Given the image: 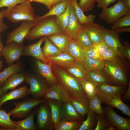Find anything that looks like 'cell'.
<instances>
[{
    "instance_id": "603a6c76",
    "label": "cell",
    "mask_w": 130,
    "mask_h": 130,
    "mask_svg": "<svg viewBox=\"0 0 130 130\" xmlns=\"http://www.w3.org/2000/svg\"><path fill=\"white\" fill-rule=\"evenodd\" d=\"M45 57L49 63L64 68L76 61L75 58L69 52H61L56 56Z\"/></svg>"
},
{
    "instance_id": "d6986e66",
    "label": "cell",
    "mask_w": 130,
    "mask_h": 130,
    "mask_svg": "<svg viewBox=\"0 0 130 130\" xmlns=\"http://www.w3.org/2000/svg\"><path fill=\"white\" fill-rule=\"evenodd\" d=\"M83 26L77 18L75 9L71 4L70 17L65 33L69 37L75 39L78 32Z\"/></svg>"
},
{
    "instance_id": "4dcf8cb0",
    "label": "cell",
    "mask_w": 130,
    "mask_h": 130,
    "mask_svg": "<svg viewBox=\"0 0 130 130\" xmlns=\"http://www.w3.org/2000/svg\"><path fill=\"white\" fill-rule=\"evenodd\" d=\"M22 68V64L19 61L0 72V85L2 86L5 81L12 75L20 72Z\"/></svg>"
},
{
    "instance_id": "4fadbf2b",
    "label": "cell",
    "mask_w": 130,
    "mask_h": 130,
    "mask_svg": "<svg viewBox=\"0 0 130 130\" xmlns=\"http://www.w3.org/2000/svg\"><path fill=\"white\" fill-rule=\"evenodd\" d=\"M104 114L110 123L119 130H130V119L124 118L118 115L113 108L108 105L102 107Z\"/></svg>"
},
{
    "instance_id": "f5cc1de1",
    "label": "cell",
    "mask_w": 130,
    "mask_h": 130,
    "mask_svg": "<svg viewBox=\"0 0 130 130\" xmlns=\"http://www.w3.org/2000/svg\"><path fill=\"white\" fill-rule=\"evenodd\" d=\"M118 0H96L97 2V6L99 8H106L110 4L114 3Z\"/></svg>"
},
{
    "instance_id": "6f0895ef",
    "label": "cell",
    "mask_w": 130,
    "mask_h": 130,
    "mask_svg": "<svg viewBox=\"0 0 130 130\" xmlns=\"http://www.w3.org/2000/svg\"><path fill=\"white\" fill-rule=\"evenodd\" d=\"M124 2L127 9L130 10V0H124Z\"/></svg>"
},
{
    "instance_id": "f1b7e54d",
    "label": "cell",
    "mask_w": 130,
    "mask_h": 130,
    "mask_svg": "<svg viewBox=\"0 0 130 130\" xmlns=\"http://www.w3.org/2000/svg\"><path fill=\"white\" fill-rule=\"evenodd\" d=\"M70 103L76 111L83 117L90 110L89 100L87 96L77 99L70 98Z\"/></svg>"
},
{
    "instance_id": "2e32d148",
    "label": "cell",
    "mask_w": 130,
    "mask_h": 130,
    "mask_svg": "<svg viewBox=\"0 0 130 130\" xmlns=\"http://www.w3.org/2000/svg\"><path fill=\"white\" fill-rule=\"evenodd\" d=\"M44 38L45 37H43L37 42L25 46L23 55L32 56L44 63H49V62L43 55L40 47L41 45L44 41Z\"/></svg>"
},
{
    "instance_id": "e575fe53",
    "label": "cell",
    "mask_w": 130,
    "mask_h": 130,
    "mask_svg": "<svg viewBox=\"0 0 130 130\" xmlns=\"http://www.w3.org/2000/svg\"><path fill=\"white\" fill-rule=\"evenodd\" d=\"M85 50L93 45L88 35L84 25L78 33L75 39Z\"/></svg>"
},
{
    "instance_id": "8992f818",
    "label": "cell",
    "mask_w": 130,
    "mask_h": 130,
    "mask_svg": "<svg viewBox=\"0 0 130 130\" xmlns=\"http://www.w3.org/2000/svg\"><path fill=\"white\" fill-rule=\"evenodd\" d=\"M35 115L37 118L36 126L39 130H54L53 122L51 108L46 100L37 108Z\"/></svg>"
},
{
    "instance_id": "3957f363",
    "label": "cell",
    "mask_w": 130,
    "mask_h": 130,
    "mask_svg": "<svg viewBox=\"0 0 130 130\" xmlns=\"http://www.w3.org/2000/svg\"><path fill=\"white\" fill-rule=\"evenodd\" d=\"M52 16L46 17L39 20L25 39L31 41L42 37L64 33L56 22V16Z\"/></svg>"
},
{
    "instance_id": "5b68a950",
    "label": "cell",
    "mask_w": 130,
    "mask_h": 130,
    "mask_svg": "<svg viewBox=\"0 0 130 130\" xmlns=\"http://www.w3.org/2000/svg\"><path fill=\"white\" fill-rule=\"evenodd\" d=\"M25 81L30 85L28 88L29 95L37 99L43 98L50 86L44 78L37 74H26Z\"/></svg>"
},
{
    "instance_id": "5bb4252c",
    "label": "cell",
    "mask_w": 130,
    "mask_h": 130,
    "mask_svg": "<svg viewBox=\"0 0 130 130\" xmlns=\"http://www.w3.org/2000/svg\"><path fill=\"white\" fill-rule=\"evenodd\" d=\"M43 98L46 100L49 99H57L63 103L70 102V97L68 94L58 83L51 86Z\"/></svg>"
},
{
    "instance_id": "44dd1931",
    "label": "cell",
    "mask_w": 130,
    "mask_h": 130,
    "mask_svg": "<svg viewBox=\"0 0 130 130\" xmlns=\"http://www.w3.org/2000/svg\"><path fill=\"white\" fill-rule=\"evenodd\" d=\"M88 72V79L96 85L107 84L117 85L110 78L103 69L90 71Z\"/></svg>"
},
{
    "instance_id": "d6a6232c",
    "label": "cell",
    "mask_w": 130,
    "mask_h": 130,
    "mask_svg": "<svg viewBox=\"0 0 130 130\" xmlns=\"http://www.w3.org/2000/svg\"><path fill=\"white\" fill-rule=\"evenodd\" d=\"M10 116L9 112L0 109V130H15V126Z\"/></svg>"
},
{
    "instance_id": "6da1fadb",
    "label": "cell",
    "mask_w": 130,
    "mask_h": 130,
    "mask_svg": "<svg viewBox=\"0 0 130 130\" xmlns=\"http://www.w3.org/2000/svg\"><path fill=\"white\" fill-rule=\"evenodd\" d=\"M104 61V70L116 85L128 86L130 84V61L122 55L112 61Z\"/></svg>"
},
{
    "instance_id": "7a4b0ae2",
    "label": "cell",
    "mask_w": 130,
    "mask_h": 130,
    "mask_svg": "<svg viewBox=\"0 0 130 130\" xmlns=\"http://www.w3.org/2000/svg\"><path fill=\"white\" fill-rule=\"evenodd\" d=\"M52 72L59 83L66 90L70 97L77 99L87 96L79 81L63 67L52 65Z\"/></svg>"
},
{
    "instance_id": "ac0fdd59",
    "label": "cell",
    "mask_w": 130,
    "mask_h": 130,
    "mask_svg": "<svg viewBox=\"0 0 130 130\" xmlns=\"http://www.w3.org/2000/svg\"><path fill=\"white\" fill-rule=\"evenodd\" d=\"M83 25L89 39L93 44L104 40V32L102 26L93 22L88 23Z\"/></svg>"
},
{
    "instance_id": "9a60e30c",
    "label": "cell",
    "mask_w": 130,
    "mask_h": 130,
    "mask_svg": "<svg viewBox=\"0 0 130 130\" xmlns=\"http://www.w3.org/2000/svg\"><path fill=\"white\" fill-rule=\"evenodd\" d=\"M52 64L51 63L47 64L44 63L37 59H36L35 61L37 74L44 78L50 86L58 83L52 72Z\"/></svg>"
},
{
    "instance_id": "681fc988",
    "label": "cell",
    "mask_w": 130,
    "mask_h": 130,
    "mask_svg": "<svg viewBox=\"0 0 130 130\" xmlns=\"http://www.w3.org/2000/svg\"><path fill=\"white\" fill-rule=\"evenodd\" d=\"M93 45L101 56L109 47L104 40L97 43L93 44Z\"/></svg>"
},
{
    "instance_id": "bcb514c9",
    "label": "cell",
    "mask_w": 130,
    "mask_h": 130,
    "mask_svg": "<svg viewBox=\"0 0 130 130\" xmlns=\"http://www.w3.org/2000/svg\"><path fill=\"white\" fill-rule=\"evenodd\" d=\"M120 55H121L114 49L109 47L102 57L104 60L111 62L114 60Z\"/></svg>"
},
{
    "instance_id": "83f0119b",
    "label": "cell",
    "mask_w": 130,
    "mask_h": 130,
    "mask_svg": "<svg viewBox=\"0 0 130 130\" xmlns=\"http://www.w3.org/2000/svg\"><path fill=\"white\" fill-rule=\"evenodd\" d=\"M71 0H61L51 6L49 11L42 16H36L38 21L44 18L52 16L58 17L63 13Z\"/></svg>"
},
{
    "instance_id": "836d02e7",
    "label": "cell",
    "mask_w": 130,
    "mask_h": 130,
    "mask_svg": "<svg viewBox=\"0 0 130 130\" xmlns=\"http://www.w3.org/2000/svg\"><path fill=\"white\" fill-rule=\"evenodd\" d=\"M46 100L50 107L53 120L55 125L60 121V113L63 103L54 99H49Z\"/></svg>"
},
{
    "instance_id": "484cf974",
    "label": "cell",
    "mask_w": 130,
    "mask_h": 130,
    "mask_svg": "<svg viewBox=\"0 0 130 130\" xmlns=\"http://www.w3.org/2000/svg\"><path fill=\"white\" fill-rule=\"evenodd\" d=\"M47 36L61 52L69 53L68 36L66 33H60Z\"/></svg>"
},
{
    "instance_id": "f35d334b",
    "label": "cell",
    "mask_w": 130,
    "mask_h": 130,
    "mask_svg": "<svg viewBox=\"0 0 130 130\" xmlns=\"http://www.w3.org/2000/svg\"><path fill=\"white\" fill-rule=\"evenodd\" d=\"M84 67L87 71L103 69L104 61L88 58H84L82 63Z\"/></svg>"
},
{
    "instance_id": "db71d44e",
    "label": "cell",
    "mask_w": 130,
    "mask_h": 130,
    "mask_svg": "<svg viewBox=\"0 0 130 130\" xmlns=\"http://www.w3.org/2000/svg\"><path fill=\"white\" fill-rule=\"evenodd\" d=\"M128 86L127 90L122 98V100L126 102H129L130 100V84Z\"/></svg>"
},
{
    "instance_id": "30bf717a",
    "label": "cell",
    "mask_w": 130,
    "mask_h": 130,
    "mask_svg": "<svg viewBox=\"0 0 130 130\" xmlns=\"http://www.w3.org/2000/svg\"><path fill=\"white\" fill-rule=\"evenodd\" d=\"M23 44H20L11 42L4 46L1 52L2 56L5 58L8 66L19 61L23 54L25 47Z\"/></svg>"
},
{
    "instance_id": "e0dca14e",
    "label": "cell",
    "mask_w": 130,
    "mask_h": 130,
    "mask_svg": "<svg viewBox=\"0 0 130 130\" xmlns=\"http://www.w3.org/2000/svg\"><path fill=\"white\" fill-rule=\"evenodd\" d=\"M60 120L81 121L84 117L75 110L70 102L63 103L60 113Z\"/></svg>"
},
{
    "instance_id": "7402d4cb",
    "label": "cell",
    "mask_w": 130,
    "mask_h": 130,
    "mask_svg": "<svg viewBox=\"0 0 130 130\" xmlns=\"http://www.w3.org/2000/svg\"><path fill=\"white\" fill-rule=\"evenodd\" d=\"M26 74L19 72L13 74L9 77L1 86L2 91L6 93L8 90L11 91L15 89L18 86L25 81Z\"/></svg>"
},
{
    "instance_id": "11a10c76",
    "label": "cell",
    "mask_w": 130,
    "mask_h": 130,
    "mask_svg": "<svg viewBox=\"0 0 130 130\" xmlns=\"http://www.w3.org/2000/svg\"><path fill=\"white\" fill-rule=\"evenodd\" d=\"M117 128L114 126L109 123L106 127L105 130H116Z\"/></svg>"
},
{
    "instance_id": "8fae6325",
    "label": "cell",
    "mask_w": 130,
    "mask_h": 130,
    "mask_svg": "<svg viewBox=\"0 0 130 130\" xmlns=\"http://www.w3.org/2000/svg\"><path fill=\"white\" fill-rule=\"evenodd\" d=\"M97 85V93L101 100V104L106 103L114 95L124 94L127 86L125 85H110L102 84Z\"/></svg>"
},
{
    "instance_id": "d590c367",
    "label": "cell",
    "mask_w": 130,
    "mask_h": 130,
    "mask_svg": "<svg viewBox=\"0 0 130 130\" xmlns=\"http://www.w3.org/2000/svg\"><path fill=\"white\" fill-rule=\"evenodd\" d=\"M45 45L42 49L45 57L57 55L61 53L59 50L52 42L47 36H44Z\"/></svg>"
},
{
    "instance_id": "9f6ffc18",
    "label": "cell",
    "mask_w": 130,
    "mask_h": 130,
    "mask_svg": "<svg viewBox=\"0 0 130 130\" xmlns=\"http://www.w3.org/2000/svg\"><path fill=\"white\" fill-rule=\"evenodd\" d=\"M4 46L3 44L2 41V35L0 34V58L2 56L1 52Z\"/></svg>"
},
{
    "instance_id": "f546056e",
    "label": "cell",
    "mask_w": 130,
    "mask_h": 130,
    "mask_svg": "<svg viewBox=\"0 0 130 130\" xmlns=\"http://www.w3.org/2000/svg\"><path fill=\"white\" fill-rule=\"evenodd\" d=\"M121 95L117 94L114 95L106 103L108 105L118 109L130 117V105L123 102L121 98Z\"/></svg>"
},
{
    "instance_id": "680465c9",
    "label": "cell",
    "mask_w": 130,
    "mask_h": 130,
    "mask_svg": "<svg viewBox=\"0 0 130 130\" xmlns=\"http://www.w3.org/2000/svg\"><path fill=\"white\" fill-rule=\"evenodd\" d=\"M3 61L0 59V72L2 70V68L3 66V65L2 64Z\"/></svg>"
},
{
    "instance_id": "ba28073f",
    "label": "cell",
    "mask_w": 130,
    "mask_h": 130,
    "mask_svg": "<svg viewBox=\"0 0 130 130\" xmlns=\"http://www.w3.org/2000/svg\"><path fill=\"white\" fill-rule=\"evenodd\" d=\"M130 11L126 8L124 1L118 0L112 6L103 8L98 17L101 20L104 21L108 24H111L125 15Z\"/></svg>"
},
{
    "instance_id": "816d5d0a",
    "label": "cell",
    "mask_w": 130,
    "mask_h": 130,
    "mask_svg": "<svg viewBox=\"0 0 130 130\" xmlns=\"http://www.w3.org/2000/svg\"><path fill=\"white\" fill-rule=\"evenodd\" d=\"M5 10L6 9H4L0 11V34L3 33L8 27L3 20Z\"/></svg>"
},
{
    "instance_id": "9c48e42d",
    "label": "cell",
    "mask_w": 130,
    "mask_h": 130,
    "mask_svg": "<svg viewBox=\"0 0 130 130\" xmlns=\"http://www.w3.org/2000/svg\"><path fill=\"white\" fill-rule=\"evenodd\" d=\"M38 21L36 17L33 20L22 21L19 26L8 34L6 41V45L11 42L23 44L24 39Z\"/></svg>"
},
{
    "instance_id": "94428289",
    "label": "cell",
    "mask_w": 130,
    "mask_h": 130,
    "mask_svg": "<svg viewBox=\"0 0 130 130\" xmlns=\"http://www.w3.org/2000/svg\"><path fill=\"white\" fill-rule=\"evenodd\" d=\"M61 0H54L52 6L54 5Z\"/></svg>"
},
{
    "instance_id": "f6af8a7d",
    "label": "cell",
    "mask_w": 130,
    "mask_h": 130,
    "mask_svg": "<svg viewBox=\"0 0 130 130\" xmlns=\"http://www.w3.org/2000/svg\"><path fill=\"white\" fill-rule=\"evenodd\" d=\"M96 117L97 123L94 130H105L109 122L105 115L96 114Z\"/></svg>"
},
{
    "instance_id": "cb8c5ba5",
    "label": "cell",
    "mask_w": 130,
    "mask_h": 130,
    "mask_svg": "<svg viewBox=\"0 0 130 130\" xmlns=\"http://www.w3.org/2000/svg\"><path fill=\"white\" fill-rule=\"evenodd\" d=\"M37 108H35L31 113L24 119L18 121L12 120L15 127V130H37L34 122V116Z\"/></svg>"
},
{
    "instance_id": "ee69618b",
    "label": "cell",
    "mask_w": 130,
    "mask_h": 130,
    "mask_svg": "<svg viewBox=\"0 0 130 130\" xmlns=\"http://www.w3.org/2000/svg\"><path fill=\"white\" fill-rule=\"evenodd\" d=\"M26 0H0V8L6 7L4 17L6 18L9 12L14 6L19 4L23 3Z\"/></svg>"
},
{
    "instance_id": "b9f144b4",
    "label": "cell",
    "mask_w": 130,
    "mask_h": 130,
    "mask_svg": "<svg viewBox=\"0 0 130 130\" xmlns=\"http://www.w3.org/2000/svg\"><path fill=\"white\" fill-rule=\"evenodd\" d=\"M101 104V100L96 94L89 100V109L97 114H104Z\"/></svg>"
},
{
    "instance_id": "8d00e7d4",
    "label": "cell",
    "mask_w": 130,
    "mask_h": 130,
    "mask_svg": "<svg viewBox=\"0 0 130 130\" xmlns=\"http://www.w3.org/2000/svg\"><path fill=\"white\" fill-rule=\"evenodd\" d=\"M87 114L86 120L82 121V124L78 130H93L95 128L97 123L96 114L89 110Z\"/></svg>"
},
{
    "instance_id": "f907efd6",
    "label": "cell",
    "mask_w": 130,
    "mask_h": 130,
    "mask_svg": "<svg viewBox=\"0 0 130 130\" xmlns=\"http://www.w3.org/2000/svg\"><path fill=\"white\" fill-rule=\"evenodd\" d=\"M121 40L124 44L122 55L130 61V44L128 41Z\"/></svg>"
},
{
    "instance_id": "91938a15",
    "label": "cell",
    "mask_w": 130,
    "mask_h": 130,
    "mask_svg": "<svg viewBox=\"0 0 130 130\" xmlns=\"http://www.w3.org/2000/svg\"><path fill=\"white\" fill-rule=\"evenodd\" d=\"M4 94L1 88V86L0 85V97Z\"/></svg>"
},
{
    "instance_id": "60d3db41",
    "label": "cell",
    "mask_w": 130,
    "mask_h": 130,
    "mask_svg": "<svg viewBox=\"0 0 130 130\" xmlns=\"http://www.w3.org/2000/svg\"><path fill=\"white\" fill-rule=\"evenodd\" d=\"M80 84L89 100L97 94V85L88 79L80 81Z\"/></svg>"
},
{
    "instance_id": "52a82bcc",
    "label": "cell",
    "mask_w": 130,
    "mask_h": 130,
    "mask_svg": "<svg viewBox=\"0 0 130 130\" xmlns=\"http://www.w3.org/2000/svg\"><path fill=\"white\" fill-rule=\"evenodd\" d=\"M46 100L44 99H37L32 98H27L18 103L14 102L13 104L15 108L9 113L14 118L26 117L31 113L34 108Z\"/></svg>"
},
{
    "instance_id": "7c38bea8",
    "label": "cell",
    "mask_w": 130,
    "mask_h": 130,
    "mask_svg": "<svg viewBox=\"0 0 130 130\" xmlns=\"http://www.w3.org/2000/svg\"><path fill=\"white\" fill-rule=\"evenodd\" d=\"M104 35V40L108 46L117 51L121 55H122L124 46L120 42L119 34L125 31L124 27L116 29L115 30L107 29L102 26Z\"/></svg>"
},
{
    "instance_id": "be15d7a7",
    "label": "cell",
    "mask_w": 130,
    "mask_h": 130,
    "mask_svg": "<svg viewBox=\"0 0 130 130\" xmlns=\"http://www.w3.org/2000/svg\"><path fill=\"white\" fill-rule=\"evenodd\" d=\"M124 0H120L122 1H124Z\"/></svg>"
},
{
    "instance_id": "ffe728a7",
    "label": "cell",
    "mask_w": 130,
    "mask_h": 130,
    "mask_svg": "<svg viewBox=\"0 0 130 130\" xmlns=\"http://www.w3.org/2000/svg\"><path fill=\"white\" fill-rule=\"evenodd\" d=\"M29 95L28 88L26 85L12 90L0 97V107L7 101L26 98Z\"/></svg>"
},
{
    "instance_id": "74e56055",
    "label": "cell",
    "mask_w": 130,
    "mask_h": 130,
    "mask_svg": "<svg viewBox=\"0 0 130 130\" xmlns=\"http://www.w3.org/2000/svg\"><path fill=\"white\" fill-rule=\"evenodd\" d=\"M82 121L60 120L54 127V130H78Z\"/></svg>"
},
{
    "instance_id": "c3c4849f",
    "label": "cell",
    "mask_w": 130,
    "mask_h": 130,
    "mask_svg": "<svg viewBox=\"0 0 130 130\" xmlns=\"http://www.w3.org/2000/svg\"><path fill=\"white\" fill-rule=\"evenodd\" d=\"M84 58H88L104 61L102 57L98 53L93 45L86 50Z\"/></svg>"
},
{
    "instance_id": "277c9868",
    "label": "cell",
    "mask_w": 130,
    "mask_h": 130,
    "mask_svg": "<svg viewBox=\"0 0 130 130\" xmlns=\"http://www.w3.org/2000/svg\"><path fill=\"white\" fill-rule=\"evenodd\" d=\"M31 2L30 0H26L24 2L17 5L12 9L5 18L15 23L35 19L36 16Z\"/></svg>"
},
{
    "instance_id": "ab89813d",
    "label": "cell",
    "mask_w": 130,
    "mask_h": 130,
    "mask_svg": "<svg viewBox=\"0 0 130 130\" xmlns=\"http://www.w3.org/2000/svg\"><path fill=\"white\" fill-rule=\"evenodd\" d=\"M71 5V1L65 12L59 16L58 17L56 16V22L60 26L64 33H65L66 28L70 19Z\"/></svg>"
},
{
    "instance_id": "4316f807",
    "label": "cell",
    "mask_w": 130,
    "mask_h": 130,
    "mask_svg": "<svg viewBox=\"0 0 130 130\" xmlns=\"http://www.w3.org/2000/svg\"><path fill=\"white\" fill-rule=\"evenodd\" d=\"M80 81L88 79V72L82 64L77 61L64 68Z\"/></svg>"
},
{
    "instance_id": "1f68e13d",
    "label": "cell",
    "mask_w": 130,
    "mask_h": 130,
    "mask_svg": "<svg viewBox=\"0 0 130 130\" xmlns=\"http://www.w3.org/2000/svg\"><path fill=\"white\" fill-rule=\"evenodd\" d=\"M71 2L75 9L76 16L81 24L84 25L88 23L93 22L96 16L95 15L91 14L87 16H85L78 6L77 0H71Z\"/></svg>"
},
{
    "instance_id": "6125c7cd",
    "label": "cell",
    "mask_w": 130,
    "mask_h": 130,
    "mask_svg": "<svg viewBox=\"0 0 130 130\" xmlns=\"http://www.w3.org/2000/svg\"><path fill=\"white\" fill-rule=\"evenodd\" d=\"M39 0H30L32 2H35V1Z\"/></svg>"
},
{
    "instance_id": "d4e9b609",
    "label": "cell",
    "mask_w": 130,
    "mask_h": 130,
    "mask_svg": "<svg viewBox=\"0 0 130 130\" xmlns=\"http://www.w3.org/2000/svg\"><path fill=\"white\" fill-rule=\"evenodd\" d=\"M68 41L69 53L76 61L82 64L85 51L75 39L68 37Z\"/></svg>"
},
{
    "instance_id": "7bdbcfd3",
    "label": "cell",
    "mask_w": 130,
    "mask_h": 130,
    "mask_svg": "<svg viewBox=\"0 0 130 130\" xmlns=\"http://www.w3.org/2000/svg\"><path fill=\"white\" fill-rule=\"evenodd\" d=\"M111 26L112 29L130 26V11L127 12L126 14L119 18L113 23Z\"/></svg>"
},
{
    "instance_id": "7dc6e473",
    "label": "cell",
    "mask_w": 130,
    "mask_h": 130,
    "mask_svg": "<svg viewBox=\"0 0 130 130\" xmlns=\"http://www.w3.org/2000/svg\"><path fill=\"white\" fill-rule=\"evenodd\" d=\"M96 0H80L78 4L83 12L92 11Z\"/></svg>"
}]
</instances>
